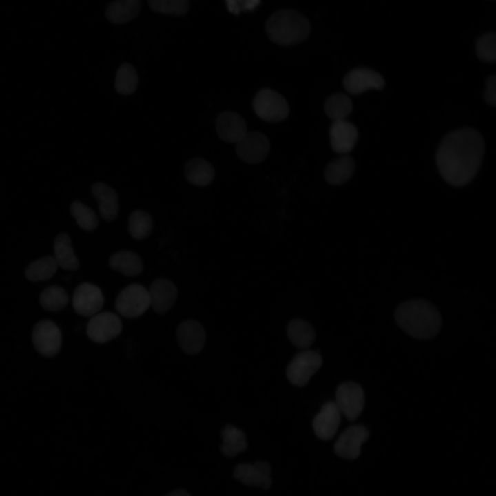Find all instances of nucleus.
<instances>
[{
    "label": "nucleus",
    "mask_w": 496,
    "mask_h": 496,
    "mask_svg": "<svg viewBox=\"0 0 496 496\" xmlns=\"http://www.w3.org/2000/svg\"><path fill=\"white\" fill-rule=\"evenodd\" d=\"M484 153V139L473 128H464L448 134L441 142L436 155L442 178L453 186L470 183L481 166Z\"/></svg>",
    "instance_id": "obj_1"
},
{
    "label": "nucleus",
    "mask_w": 496,
    "mask_h": 496,
    "mask_svg": "<svg viewBox=\"0 0 496 496\" xmlns=\"http://www.w3.org/2000/svg\"><path fill=\"white\" fill-rule=\"evenodd\" d=\"M395 318L406 333L420 339L435 337L442 324L437 309L423 300H413L401 304L395 311Z\"/></svg>",
    "instance_id": "obj_2"
},
{
    "label": "nucleus",
    "mask_w": 496,
    "mask_h": 496,
    "mask_svg": "<svg viewBox=\"0 0 496 496\" xmlns=\"http://www.w3.org/2000/svg\"><path fill=\"white\" fill-rule=\"evenodd\" d=\"M270 39L281 45H292L304 41L309 35L310 25L300 12L284 9L273 13L266 23Z\"/></svg>",
    "instance_id": "obj_3"
},
{
    "label": "nucleus",
    "mask_w": 496,
    "mask_h": 496,
    "mask_svg": "<svg viewBox=\"0 0 496 496\" xmlns=\"http://www.w3.org/2000/svg\"><path fill=\"white\" fill-rule=\"evenodd\" d=\"M253 107L258 117L266 121L278 122L286 118L289 108L286 99L271 89H262L254 97Z\"/></svg>",
    "instance_id": "obj_4"
},
{
    "label": "nucleus",
    "mask_w": 496,
    "mask_h": 496,
    "mask_svg": "<svg viewBox=\"0 0 496 496\" xmlns=\"http://www.w3.org/2000/svg\"><path fill=\"white\" fill-rule=\"evenodd\" d=\"M151 306L149 291L140 284H131L118 295L115 307L123 316L132 318L143 314Z\"/></svg>",
    "instance_id": "obj_5"
},
{
    "label": "nucleus",
    "mask_w": 496,
    "mask_h": 496,
    "mask_svg": "<svg viewBox=\"0 0 496 496\" xmlns=\"http://www.w3.org/2000/svg\"><path fill=\"white\" fill-rule=\"evenodd\" d=\"M322 364V359L318 352L312 350L303 351L297 354L289 364L287 377L292 384L304 386Z\"/></svg>",
    "instance_id": "obj_6"
},
{
    "label": "nucleus",
    "mask_w": 496,
    "mask_h": 496,
    "mask_svg": "<svg viewBox=\"0 0 496 496\" xmlns=\"http://www.w3.org/2000/svg\"><path fill=\"white\" fill-rule=\"evenodd\" d=\"M340 413L350 421L355 420L364 406V394L362 387L355 382L340 384L335 393L334 402Z\"/></svg>",
    "instance_id": "obj_7"
},
{
    "label": "nucleus",
    "mask_w": 496,
    "mask_h": 496,
    "mask_svg": "<svg viewBox=\"0 0 496 496\" xmlns=\"http://www.w3.org/2000/svg\"><path fill=\"white\" fill-rule=\"evenodd\" d=\"M120 318L112 312L98 313L92 316L87 325V334L93 342H107L121 332Z\"/></svg>",
    "instance_id": "obj_8"
},
{
    "label": "nucleus",
    "mask_w": 496,
    "mask_h": 496,
    "mask_svg": "<svg viewBox=\"0 0 496 496\" xmlns=\"http://www.w3.org/2000/svg\"><path fill=\"white\" fill-rule=\"evenodd\" d=\"M32 338L37 351L45 357L56 355L61 349V331L50 320L37 322L33 329Z\"/></svg>",
    "instance_id": "obj_9"
},
{
    "label": "nucleus",
    "mask_w": 496,
    "mask_h": 496,
    "mask_svg": "<svg viewBox=\"0 0 496 496\" xmlns=\"http://www.w3.org/2000/svg\"><path fill=\"white\" fill-rule=\"evenodd\" d=\"M72 304L76 312L83 316H92L99 312L104 304L101 290L95 285L85 282L74 291Z\"/></svg>",
    "instance_id": "obj_10"
},
{
    "label": "nucleus",
    "mask_w": 496,
    "mask_h": 496,
    "mask_svg": "<svg viewBox=\"0 0 496 496\" xmlns=\"http://www.w3.org/2000/svg\"><path fill=\"white\" fill-rule=\"evenodd\" d=\"M236 144V153L238 157L249 163L262 161L269 154L270 149L268 139L259 132H247Z\"/></svg>",
    "instance_id": "obj_11"
},
{
    "label": "nucleus",
    "mask_w": 496,
    "mask_h": 496,
    "mask_svg": "<svg viewBox=\"0 0 496 496\" xmlns=\"http://www.w3.org/2000/svg\"><path fill=\"white\" fill-rule=\"evenodd\" d=\"M369 436V431L365 427L358 425L350 426L338 438L334 445L335 452L342 458L355 459L360 455L361 446Z\"/></svg>",
    "instance_id": "obj_12"
},
{
    "label": "nucleus",
    "mask_w": 496,
    "mask_h": 496,
    "mask_svg": "<svg viewBox=\"0 0 496 496\" xmlns=\"http://www.w3.org/2000/svg\"><path fill=\"white\" fill-rule=\"evenodd\" d=\"M178 344L183 352L189 355L198 353L205 342V331L203 325L195 320L182 322L177 329Z\"/></svg>",
    "instance_id": "obj_13"
},
{
    "label": "nucleus",
    "mask_w": 496,
    "mask_h": 496,
    "mask_svg": "<svg viewBox=\"0 0 496 496\" xmlns=\"http://www.w3.org/2000/svg\"><path fill=\"white\" fill-rule=\"evenodd\" d=\"M271 466L263 461H258L253 464H241L234 471V477L247 486H258L262 489H268L271 484Z\"/></svg>",
    "instance_id": "obj_14"
},
{
    "label": "nucleus",
    "mask_w": 496,
    "mask_h": 496,
    "mask_svg": "<svg viewBox=\"0 0 496 496\" xmlns=\"http://www.w3.org/2000/svg\"><path fill=\"white\" fill-rule=\"evenodd\" d=\"M343 85L349 93L359 94L370 89H381L384 81L377 72L369 68H355L344 78Z\"/></svg>",
    "instance_id": "obj_15"
},
{
    "label": "nucleus",
    "mask_w": 496,
    "mask_h": 496,
    "mask_svg": "<svg viewBox=\"0 0 496 496\" xmlns=\"http://www.w3.org/2000/svg\"><path fill=\"white\" fill-rule=\"evenodd\" d=\"M340 415L334 402L324 404L313 420V428L316 436L323 440L333 437L340 423Z\"/></svg>",
    "instance_id": "obj_16"
},
{
    "label": "nucleus",
    "mask_w": 496,
    "mask_h": 496,
    "mask_svg": "<svg viewBox=\"0 0 496 496\" xmlns=\"http://www.w3.org/2000/svg\"><path fill=\"white\" fill-rule=\"evenodd\" d=\"M216 130L223 141L235 143L248 132L244 118L233 112H224L218 116Z\"/></svg>",
    "instance_id": "obj_17"
},
{
    "label": "nucleus",
    "mask_w": 496,
    "mask_h": 496,
    "mask_svg": "<svg viewBox=\"0 0 496 496\" xmlns=\"http://www.w3.org/2000/svg\"><path fill=\"white\" fill-rule=\"evenodd\" d=\"M148 291L151 306L159 314L167 312L177 299V289L175 285L168 280H154Z\"/></svg>",
    "instance_id": "obj_18"
},
{
    "label": "nucleus",
    "mask_w": 496,
    "mask_h": 496,
    "mask_svg": "<svg viewBox=\"0 0 496 496\" xmlns=\"http://www.w3.org/2000/svg\"><path fill=\"white\" fill-rule=\"evenodd\" d=\"M332 149L339 154H347L354 147L358 132L353 124L346 120L335 121L330 127Z\"/></svg>",
    "instance_id": "obj_19"
},
{
    "label": "nucleus",
    "mask_w": 496,
    "mask_h": 496,
    "mask_svg": "<svg viewBox=\"0 0 496 496\" xmlns=\"http://www.w3.org/2000/svg\"><path fill=\"white\" fill-rule=\"evenodd\" d=\"M92 193L99 203L101 217L106 221L114 220L118 214V199L116 192L109 185L98 182L92 185Z\"/></svg>",
    "instance_id": "obj_20"
},
{
    "label": "nucleus",
    "mask_w": 496,
    "mask_h": 496,
    "mask_svg": "<svg viewBox=\"0 0 496 496\" xmlns=\"http://www.w3.org/2000/svg\"><path fill=\"white\" fill-rule=\"evenodd\" d=\"M184 171L186 179L190 183L199 187L208 185L215 176L213 166L201 158H194L189 161Z\"/></svg>",
    "instance_id": "obj_21"
},
{
    "label": "nucleus",
    "mask_w": 496,
    "mask_h": 496,
    "mask_svg": "<svg viewBox=\"0 0 496 496\" xmlns=\"http://www.w3.org/2000/svg\"><path fill=\"white\" fill-rule=\"evenodd\" d=\"M354 169L353 158L348 156H342L327 165L324 170V178L332 185H340L351 178Z\"/></svg>",
    "instance_id": "obj_22"
},
{
    "label": "nucleus",
    "mask_w": 496,
    "mask_h": 496,
    "mask_svg": "<svg viewBox=\"0 0 496 496\" xmlns=\"http://www.w3.org/2000/svg\"><path fill=\"white\" fill-rule=\"evenodd\" d=\"M109 263L114 271L127 276H138L143 269L140 257L130 251H120L114 253L111 256Z\"/></svg>",
    "instance_id": "obj_23"
},
{
    "label": "nucleus",
    "mask_w": 496,
    "mask_h": 496,
    "mask_svg": "<svg viewBox=\"0 0 496 496\" xmlns=\"http://www.w3.org/2000/svg\"><path fill=\"white\" fill-rule=\"evenodd\" d=\"M140 8V0H115L108 6L105 15L110 21L120 24L134 18Z\"/></svg>",
    "instance_id": "obj_24"
},
{
    "label": "nucleus",
    "mask_w": 496,
    "mask_h": 496,
    "mask_svg": "<svg viewBox=\"0 0 496 496\" xmlns=\"http://www.w3.org/2000/svg\"><path fill=\"white\" fill-rule=\"evenodd\" d=\"M54 258L59 266L65 270H76L79 267L70 237L66 234L58 235L54 243Z\"/></svg>",
    "instance_id": "obj_25"
},
{
    "label": "nucleus",
    "mask_w": 496,
    "mask_h": 496,
    "mask_svg": "<svg viewBox=\"0 0 496 496\" xmlns=\"http://www.w3.org/2000/svg\"><path fill=\"white\" fill-rule=\"evenodd\" d=\"M287 333L290 341L298 348L307 349L314 341L315 331L311 325L302 319H293L289 323Z\"/></svg>",
    "instance_id": "obj_26"
},
{
    "label": "nucleus",
    "mask_w": 496,
    "mask_h": 496,
    "mask_svg": "<svg viewBox=\"0 0 496 496\" xmlns=\"http://www.w3.org/2000/svg\"><path fill=\"white\" fill-rule=\"evenodd\" d=\"M223 444L220 446L223 453L227 457H234L245 451L247 446L244 432L233 426H227L222 432Z\"/></svg>",
    "instance_id": "obj_27"
},
{
    "label": "nucleus",
    "mask_w": 496,
    "mask_h": 496,
    "mask_svg": "<svg viewBox=\"0 0 496 496\" xmlns=\"http://www.w3.org/2000/svg\"><path fill=\"white\" fill-rule=\"evenodd\" d=\"M58 267L54 256L43 257L29 265L25 270V276L31 282L46 280L55 274Z\"/></svg>",
    "instance_id": "obj_28"
},
{
    "label": "nucleus",
    "mask_w": 496,
    "mask_h": 496,
    "mask_svg": "<svg viewBox=\"0 0 496 496\" xmlns=\"http://www.w3.org/2000/svg\"><path fill=\"white\" fill-rule=\"evenodd\" d=\"M353 104L347 95L335 94L330 96L324 103V111L327 115L334 121L345 120L351 112Z\"/></svg>",
    "instance_id": "obj_29"
},
{
    "label": "nucleus",
    "mask_w": 496,
    "mask_h": 496,
    "mask_svg": "<svg viewBox=\"0 0 496 496\" xmlns=\"http://www.w3.org/2000/svg\"><path fill=\"white\" fill-rule=\"evenodd\" d=\"M68 295L61 287L52 285L45 288L39 296L41 307L48 311H59L68 303Z\"/></svg>",
    "instance_id": "obj_30"
},
{
    "label": "nucleus",
    "mask_w": 496,
    "mask_h": 496,
    "mask_svg": "<svg viewBox=\"0 0 496 496\" xmlns=\"http://www.w3.org/2000/svg\"><path fill=\"white\" fill-rule=\"evenodd\" d=\"M138 85V76L130 63L122 64L117 70L115 79L116 91L123 95L132 94Z\"/></svg>",
    "instance_id": "obj_31"
},
{
    "label": "nucleus",
    "mask_w": 496,
    "mask_h": 496,
    "mask_svg": "<svg viewBox=\"0 0 496 496\" xmlns=\"http://www.w3.org/2000/svg\"><path fill=\"white\" fill-rule=\"evenodd\" d=\"M152 219L149 214L141 210L134 211L128 220L130 235L136 240L147 237L152 229Z\"/></svg>",
    "instance_id": "obj_32"
},
{
    "label": "nucleus",
    "mask_w": 496,
    "mask_h": 496,
    "mask_svg": "<svg viewBox=\"0 0 496 496\" xmlns=\"http://www.w3.org/2000/svg\"><path fill=\"white\" fill-rule=\"evenodd\" d=\"M70 213L78 225L85 231H93L99 225V219L95 212L79 201L71 204Z\"/></svg>",
    "instance_id": "obj_33"
},
{
    "label": "nucleus",
    "mask_w": 496,
    "mask_h": 496,
    "mask_svg": "<svg viewBox=\"0 0 496 496\" xmlns=\"http://www.w3.org/2000/svg\"><path fill=\"white\" fill-rule=\"evenodd\" d=\"M150 8L155 12L182 15L189 10L188 0H148Z\"/></svg>",
    "instance_id": "obj_34"
},
{
    "label": "nucleus",
    "mask_w": 496,
    "mask_h": 496,
    "mask_svg": "<svg viewBox=\"0 0 496 496\" xmlns=\"http://www.w3.org/2000/svg\"><path fill=\"white\" fill-rule=\"evenodd\" d=\"M476 53L483 61L493 63L496 59V37L493 33L482 35L477 41Z\"/></svg>",
    "instance_id": "obj_35"
},
{
    "label": "nucleus",
    "mask_w": 496,
    "mask_h": 496,
    "mask_svg": "<svg viewBox=\"0 0 496 496\" xmlns=\"http://www.w3.org/2000/svg\"><path fill=\"white\" fill-rule=\"evenodd\" d=\"M230 12L238 14L245 10H251L259 5L260 0H225Z\"/></svg>",
    "instance_id": "obj_36"
},
{
    "label": "nucleus",
    "mask_w": 496,
    "mask_h": 496,
    "mask_svg": "<svg viewBox=\"0 0 496 496\" xmlns=\"http://www.w3.org/2000/svg\"><path fill=\"white\" fill-rule=\"evenodd\" d=\"M486 87V88L484 92V99L488 104L494 106L496 104L495 76H491L487 79Z\"/></svg>",
    "instance_id": "obj_37"
},
{
    "label": "nucleus",
    "mask_w": 496,
    "mask_h": 496,
    "mask_svg": "<svg viewBox=\"0 0 496 496\" xmlns=\"http://www.w3.org/2000/svg\"><path fill=\"white\" fill-rule=\"evenodd\" d=\"M165 496H191L189 493L184 490H177L169 493Z\"/></svg>",
    "instance_id": "obj_38"
}]
</instances>
